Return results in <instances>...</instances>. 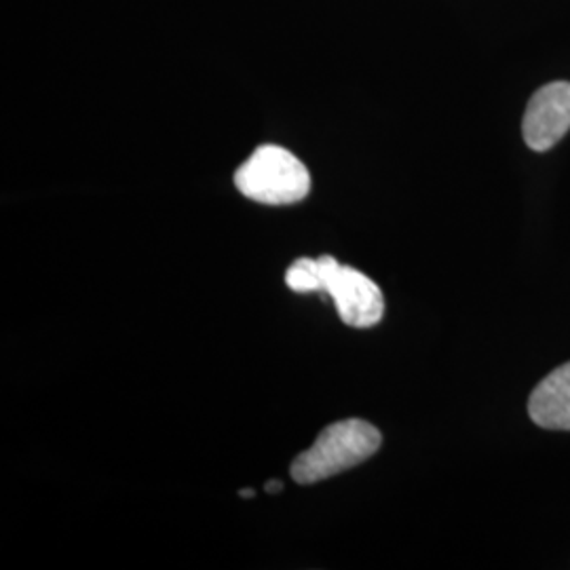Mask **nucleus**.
Listing matches in <instances>:
<instances>
[{
  "label": "nucleus",
  "instance_id": "obj_1",
  "mask_svg": "<svg viewBox=\"0 0 570 570\" xmlns=\"http://www.w3.org/2000/svg\"><path fill=\"white\" fill-rule=\"evenodd\" d=\"M381 431L360 419L327 425L315 444L292 463V478L298 484H317L346 469L357 468L381 449Z\"/></svg>",
  "mask_w": 570,
  "mask_h": 570
},
{
  "label": "nucleus",
  "instance_id": "obj_2",
  "mask_svg": "<svg viewBox=\"0 0 570 570\" xmlns=\"http://www.w3.org/2000/svg\"><path fill=\"white\" fill-rule=\"evenodd\" d=\"M235 186L258 204H298L311 190V176L305 164L289 150L266 144L237 169Z\"/></svg>",
  "mask_w": 570,
  "mask_h": 570
},
{
  "label": "nucleus",
  "instance_id": "obj_3",
  "mask_svg": "<svg viewBox=\"0 0 570 570\" xmlns=\"http://www.w3.org/2000/svg\"><path fill=\"white\" fill-rule=\"evenodd\" d=\"M317 271L322 279L320 294L336 305L346 326L372 327L383 320V292L367 275L351 266L338 265L332 256L317 258Z\"/></svg>",
  "mask_w": 570,
  "mask_h": 570
},
{
  "label": "nucleus",
  "instance_id": "obj_4",
  "mask_svg": "<svg viewBox=\"0 0 570 570\" xmlns=\"http://www.w3.org/2000/svg\"><path fill=\"white\" fill-rule=\"evenodd\" d=\"M570 129V82H550L530 98L522 134L534 153H546Z\"/></svg>",
  "mask_w": 570,
  "mask_h": 570
},
{
  "label": "nucleus",
  "instance_id": "obj_5",
  "mask_svg": "<svg viewBox=\"0 0 570 570\" xmlns=\"http://www.w3.org/2000/svg\"><path fill=\"white\" fill-rule=\"evenodd\" d=\"M529 412L539 428L570 431V364L553 370L537 385Z\"/></svg>",
  "mask_w": 570,
  "mask_h": 570
},
{
  "label": "nucleus",
  "instance_id": "obj_6",
  "mask_svg": "<svg viewBox=\"0 0 570 570\" xmlns=\"http://www.w3.org/2000/svg\"><path fill=\"white\" fill-rule=\"evenodd\" d=\"M285 284L289 289L301 292V294H311V292L320 294L322 279H320V271H317V261L298 258L294 265L287 268Z\"/></svg>",
  "mask_w": 570,
  "mask_h": 570
},
{
  "label": "nucleus",
  "instance_id": "obj_7",
  "mask_svg": "<svg viewBox=\"0 0 570 570\" xmlns=\"http://www.w3.org/2000/svg\"><path fill=\"white\" fill-rule=\"evenodd\" d=\"M282 489H284V484L277 482V480H273V482L266 484V492H268V494H277V492H282Z\"/></svg>",
  "mask_w": 570,
  "mask_h": 570
},
{
  "label": "nucleus",
  "instance_id": "obj_8",
  "mask_svg": "<svg viewBox=\"0 0 570 570\" xmlns=\"http://www.w3.org/2000/svg\"><path fill=\"white\" fill-rule=\"evenodd\" d=\"M239 494H242L244 499H252V497H254V490H242Z\"/></svg>",
  "mask_w": 570,
  "mask_h": 570
}]
</instances>
